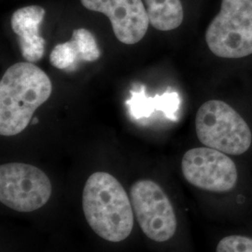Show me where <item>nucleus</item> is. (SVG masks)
Returning a JSON list of instances; mask_svg holds the SVG:
<instances>
[{
	"label": "nucleus",
	"instance_id": "12",
	"mask_svg": "<svg viewBox=\"0 0 252 252\" xmlns=\"http://www.w3.org/2000/svg\"><path fill=\"white\" fill-rule=\"evenodd\" d=\"M150 25L159 31H171L181 26L184 10L181 0H144Z\"/></svg>",
	"mask_w": 252,
	"mask_h": 252
},
{
	"label": "nucleus",
	"instance_id": "1",
	"mask_svg": "<svg viewBox=\"0 0 252 252\" xmlns=\"http://www.w3.org/2000/svg\"><path fill=\"white\" fill-rule=\"evenodd\" d=\"M48 75L33 63L12 64L0 81V134L12 136L27 128L36 108L52 94Z\"/></svg>",
	"mask_w": 252,
	"mask_h": 252
},
{
	"label": "nucleus",
	"instance_id": "6",
	"mask_svg": "<svg viewBox=\"0 0 252 252\" xmlns=\"http://www.w3.org/2000/svg\"><path fill=\"white\" fill-rule=\"evenodd\" d=\"M130 196L135 216L146 236L159 243L171 239L178 221L162 187L153 180H137L130 189Z\"/></svg>",
	"mask_w": 252,
	"mask_h": 252
},
{
	"label": "nucleus",
	"instance_id": "4",
	"mask_svg": "<svg viewBox=\"0 0 252 252\" xmlns=\"http://www.w3.org/2000/svg\"><path fill=\"white\" fill-rule=\"evenodd\" d=\"M206 42L221 58L252 54V0H221L219 13L207 27Z\"/></svg>",
	"mask_w": 252,
	"mask_h": 252
},
{
	"label": "nucleus",
	"instance_id": "5",
	"mask_svg": "<svg viewBox=\"0 0 252 252\" xmlns=\"http://www.w3.org/2000/svg\"><path fill=\"white\" fill-rule=\"evenodd\" d=\"M53 192L49 177L38 167L24 162L0 166V201L12 210L28 213L44 207Z\"/></svg>",
	"mask_w": 252,
	"mask_h": 252
},
{
	"label": "nucleus",
	"instance_id": "10",
	"mask_svg": "<svg viewBox=\"0 0 252 252\" xmlns=\"http://www.w3.org/2000/svg\"><path fill=\"white\" fill-rule=\"evenodd\" d=\"M101 56L97 41L85 28L73 30L70 40L55 46L50 54L52 65L65 71H75L82 62H95Z\"/></svg>",
	"mask_w": 252,
	"mask_h": 252
},
{
	"label": "nucleus",
	"instance_id": "14",
	"mask_svg": "<svg viewBox=\"0 0 252 252\" xmlns=\"http://www.w3.org/2000/svg\"><path fill=\"white\" fill-rule=\"evenodd\" d=\"M38 123V119L37 118H34V120H33V125H36Z\"/></svg>",
	"mask_w": 252,
	"mask_h": 252
},
{
	"label": "nucleus",
	"instance_id": "13",
	"mask_svg": "<svg viewBox=\"0 0 252 252\" xmlns=\"http://www.w3.org/2000/svg\"><path fill=\"white\" fill-rule=\"evenodd\" d=\"M216 252H252V238L244 235H229L217 245Z\"/></svg>",
	"mask_w": 252,
	"mask_h": 252
},
{
	"label": "nucleus",
	"instance_id": "3",
	"mask_svg": "<svg viewBox=\"0 0 252 252\" xmlns=\"http://www.w3.org/2000/svg\"><path fill=\"white\" fill-rule=\"evenodd\" d=\"M195 131L202 144L228 155H241L252 146L249 125L234 108L220 100H209L199 108Z\"/></svg>",
	"mask_w": 252,
	"mask_h": 252
},
{
	"label": "nucleus",
	"instance_id": "7",
	"mask_svg": "<svg viewBox=\"0 0 252 252\" xmlns=\"http://www.w3.org/2000/svg\"><path fill=\"white\" fill-rule=\"evenodd\" d=\"M181 171L190 185L214 192L232 190L238 180L237 167L228 154L208 147L184 153Z\"/></svg>",
	"mask_w": 252,
	"mask_h": 252
},
{
	"label": "nucleus",
	"instance_id": "8",
	"mask_svg": "<svg viewBox=\"0 0 252 252\" xmlns=\"http://www.w3.org/2000/svg\"><path fill=\"white\" fill-rule=\"evenodd\" d=\"M84 8L101 12L110 21L114 35L132 45L144 37L150 20L142 0H81Z\"/></svg>",
	"mask_w": 252,
	"mask_h": 252
},
{
	"label": "nucleus",
	"instance_id": "11",
	"mask_svg": "<svg viewBox=\"0 0 252 252\" xmlns=\"http://www.w3.org/2000/svg\"><path fill=\"white\" fill-rule=\"evenodd\" d=\"M146 88L141 85L139 90L130 92L131 97L126 101L130 115L135 120L150 118L155 111H162L164 115L176 120L177 111L180 108V98L177 93L166 92L162 95L149 97Z\"/></svg>",
	"mask_w": 252,
	"mask_h": 252
},
{
	"label": "nucleus",
	"instance_id": "9",
	"mask_svg": "<svg viewBox=\"0 0 252 252\" xmlns=\"http://www.w3.org/2000/svg\"><path fill=\"white\" fill-rule=\"evenodd\" d=\"M46 10L40 6L31 5L13 12L10 25L18 36L20 52L29 63L38 62L45 53V39L40 36V27Z\"/></svg>",
	"mask_w": 252,
	"mask_h": 252
},
{
	"label": "nucleus",
	"instance_id": "2",
	"mask_svg": "<svg viewBox=\"0 0 252 252\" xmlns=\"http://www.w3.org/2000/svg\"><path fill=\"white\" fill-rule=\"evenodd\" d=\"M82 209L91 229L108 242L126 239L134 228L131 199L120 181L107 172H95L82 191Z\"/></svg>",
	"mask_w": 252,
	"mask_h": 252
}]
</instances>
